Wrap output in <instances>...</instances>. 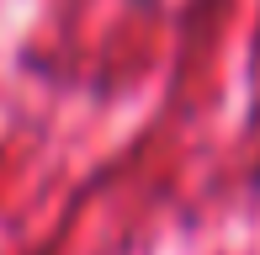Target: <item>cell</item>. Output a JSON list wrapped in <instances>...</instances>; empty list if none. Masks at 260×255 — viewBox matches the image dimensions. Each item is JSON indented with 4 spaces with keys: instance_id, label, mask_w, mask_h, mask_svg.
Listing matches in <instances>:
<instances>
[{
    "instance_id": "1",
    "label": "cell",
    "mask_w": 260,
    "mask_h": 255,
    "mask_svg": "<svg viewBox=\"0 0 260 255\" xmlns=\"http://www.w3.org/2000/svg\"><path fill=\"white\" fill-rule=\"evenodd\" d=\"M255 181H260V165H255Z\"/></svg>"
}]
</instances>
